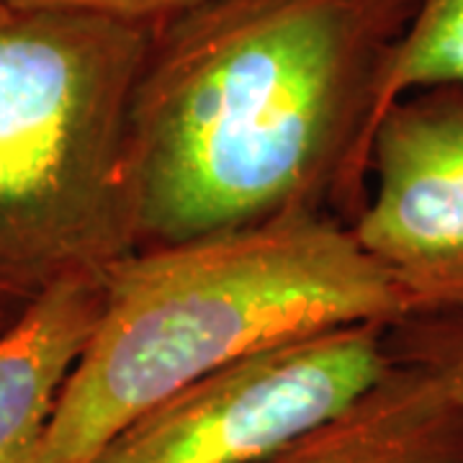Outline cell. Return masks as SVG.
Returning a JSON list of instances; mask_svg holds the SVG:
<instances>
[{
  "mask_svg": "<svg viewBox=\"0 0 463 463\" xmlns=\"http://www.w3.org/2000/svg\"><path fill=\"white\" fill-rule=\"evenodd\" d=\"M386 347L394 364L430 371L463 404V312L435 317H407L389 325Z\"/></svg>",
  "mask_w": 463,
  "mask_h": 463,
  "instance_id": "obj_9",
  "label": "cell"
},
{
  "mask_svg": "<svg viewBox=\"0 0 463 463\" xmlns=\"http://www.w3.org/2000/svg\"><path fill=\"white\" fill-rule=\"evenodd\" d=\"M0 3L75 11V14L109 18L116 24H127V26L152 33L214 0H0Z\"/></svg>",
  "mask_w": 463,
  "mask_h": 463,
  "instance_id": "obj_10",
  "label": "cell"
},
{
  "mask_svg": "<svg viewBox=\"0 0 463 463\" xmlns=\"http://www.w3.org/2000/svg\"><path fill=\"white\" fill-rule=\"evenodd\" d=\"M347 227L397 288L404 319L463 312V88H420L386 109Z\"/></svg>",
  "mask_w": 463,
  "mask_h": 463,
  "instance_id": "obj_5",
  "label": "cell"
},
{
  "mask_svg": "<svg viewBox=\"0 0 463 463\" xmlns=\"http://www.w3.org/2000/svg\"><path fill=\"white\" fill-rule=\"evenodd\" d=\"M26 304H29V301H26ZM26 304H24V301H14V298L0 294V332L5 330V327L21 315V309H24Z\"/></svg>",
  "mask_w": 463,
  "mask_h": 463,
  "instance_id": "obj_11",
  "label": "cell"
},
{
  "mask_svg": "<svg viewBox=\"0 0 463 463\" xmlns=\"http://www.w3.org/2000/svg\"><path fill=\"white\" fill-rule=\"evenodd\" d=\"M420 0H214L149 33L127 129L137 250L364 206L381 72Z\"/></svg>",
  "mask_w": 463,
  "mask_h": 463,
  "instance_id": "obj_1",
  "label": "cell"
},
{
  "mask_svg": "<svg viewBox=\"0 0 463 463\" xmlns=\"http://www.w3.org/2000/svg\"><path fill=\"white\" fill-rule=\"evenodd\" d=\"M255 463H463V404L430 371L392 364L345 410Z\"/></svg>",
  "mask_w": 463,
  "mask_h": 463,
  "instance_id": "obj_6",
  "label": "cell"
},
{
  "mask_svg": "<svg viewBox=\"0 0 463 463\" xmlns=\"http://www.w3.org/2000/svg\"><path fill=\"white\" fill-rule=\"evenodd\" d=\"M402 319L389 276L330 214L134 250L103 270L96 327L33 463H88L134 417L250 353Z\"/></svg>",
  "mask_w": 463,
  "mask_h": 463,
  "instance_id": "obj_2",
  "label": "cell"
},
{
  "mask_svg": "<svg viewBox=\"0 0 463 463\" xmlns=\"http://www.w3.org/2000/svg\"><path fill=\"white\" fill-rule=\"evenodd\" d=\"M149 32L0 3V294L32 301L137 250L127 129Z\"/></svg>",
  "mask_w": 463,
  "mask_h": 463,
  "instance_id": "obj_3",
  "label": "cell"
},
{
  "mask_svg": "<svg viewBox=\"0 0 463 463\" xmlns=\"http://www.w3.org/2000/svg\"><path fill=\"white\" fill-rule=\"evenodd\" d=\"M432 85L463 88V0H420L381 72L373 132L394 100Z\"/></svg>",
  "mask_w": 463,
  "mask_h": 463,
  "instance_id": "obj_8",
  "label": "cell"
},
{
  "mask_svg": "<svg viewBox=\"0 0 463 463\" xmlns=\"http://www.w3.org/2000/svg\"><path fill=\"white\" fill-rule=\"evenodd\" d=\"M386 332L358 322L250 353L134 417L88 463L260 461L392 368Z\"/></svg>",
  "mask_w": 463,
  "mask_h": 463,
  "instance_id": "obj_4",
  "label": "cell"
},
{
  "mask_svg": "<svg viewBox=\"0 0 463 463\" xmlns=\"http://www.w3.org/2000/svg\"><path fill=\"white\" fill-rule=\"evenodd\" d=\"M100 301L103 273L67 279L36 294L0 332V463H33Z\"/></svg>",
  "mask_w": 463,
  "mask_h": 463,
  "instance_id": "obj_7",
  "label": "cell"
}]
</instances>
